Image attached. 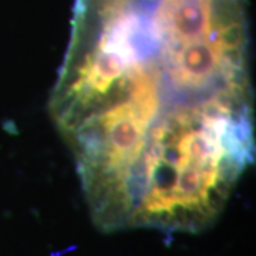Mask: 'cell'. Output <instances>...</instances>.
Returning <instances> with one entry per match:
<instances>
[]
</instances>
